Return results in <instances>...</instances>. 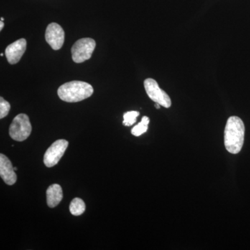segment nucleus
I'll return each mask as SVG.
<instances>
[{
  "instance_id": "f3484780",
  "label": "nucleus",
  "mask_w": 250,
  "mask_h": 250,
  "mask_svg": "<svg viewBox=\"0 0 250 250\" xmlns=\"http://www.w3.org/2000/svg\"><path fill=\"white\" fill-rule=\"evenodd\" d=\"M14 170H18L17 167H14Z\"/></svg>"
},
{
  "instance_id": "f8f14e48",
  "label": "nucleus",
  "mask_w": 250,
  "mask_h": 250,
  "mask_svg": "<svg viewBox=\"0 0 250 250\" xmlns=\"http://www.w3.org/2000/svg\"><path fill=\"white\" fill-rule=\"evenodd\" d=\"M139 112L138 111H129L126 112L124 114V121H123V125L125 126H131L136 123V121H137V117L139 116Z\"/></svg>"
},
{
  "instance_id": "2eb2a0df",
  "label": "nucleus",
  "mask_w": 250,
  "mask_h": 250,
  "mask_svg": "<svg viewBox=\"0 0 250 250\" xmlns=\"http://www.w3.org/2000/svg\"><path fill=\"white\" fill-rule=\"evenodd\" d=\"M4 22H2V21H1V22H0V31L2 30L3 27H4Z\"/></svg>"
},
{
  "instance_id": "f257e3e1",
  "label": "nucleus",
  "mask_w": 250,
  "mask_h": 250,
  "mask_svg": "<svg viewBox=\"0 0 250 250\" xmlns=\"http://www.w3.org/2000/svg\"><path fill=\"white\" fill-rule=\"evenodd\" d=\"M245 125L241 118L231 116L227 122L225 129V146L231 154L241 152L244 143Z\"/></svg>"
},
{
  "instance_id": "7ed1b4c3",
  "label": "nucleus",
  "mask_w": 250,
  "mask_h": 250,
  "mask_svg": "<svg viewBox=\"0 0 250 250\" xmlns=\"http://www.w3.org/2000/svg\"><path fill=\"white\" fill-rule=\"evenodd\" d=\"M31 125L29 116L24 113L18 114L10 125L9 135L11 139L22 142L28 139L31 133Z\"/></svg>"
},
{
  "instance_id": "a211bd4d",
  "label": "nucleus",
  "mask_w": 250,
  "mask_h": 250,
  "mask_svg": "<svg viewBox=\"0 0 250 250\" xmlns=\"http://www.w3.org/2000/svg\"><path fill=\"white\" fill-rule=\"evenodd\" d=\"M4 18H1V21H4Z\"/></svg>"
},
{
  "instance_id": "9b49d317",
  "label": "nucleus",
  "mask_w": 250,
  "mask_h": 250,
  "mask_svg": "<svg viewBox=\"0 0 250 250\" xmlns=\"http://www.w3.org/2000/svg\"><path fill=\"white\" fill-rule=\"evenodd\" d=\"M85 210V205L83 200L80 198H75L70 205V211L72 215L79 216L83 214Z\"/></svg>"
},
{
  "instance_id": "f03ea898",
  "label": "nucleus",
  "mask_w": 250,
  "mask_h": 250,
  "mask_svg": "<svg viewBox=\"0 0 250 250\" xmlns=\"http://www.w3.org/2000/svg\"><path fill=\"white\" fill-rule=\"evenodd\" d=\"M94 92L93 86L89 83L81 81H72L59 87V98L66 103H73L90 98Z\"/></svg>"
},
{
  "instance_id": "6e6552de",
  "label": "nucleus",
  "mask_w": 250,
  "mask_h": 250,
  "mask_svg": "<svg viewBox=\"0 0 250 250\" xmlns=\"http://www.w3.org/2000/svg\"><path fill=\"white\" fill-rule=\"evenodd\" d=\"M26 49H27V41L24 39H19L7 46L5 50V55L8 62L11 65L17 63L22 58Z\"/></svg>"
},
{
  "instance_id": "dca6fc26",
  "label": "nucleus",
  "mask_w": 250,
  "mask_h": 250,
  "mask_svg": "<svg viewBox=\"0 0 250 250\" xmlns=\"http://www.w3.org/2000/svg\"><path fill=\"white\" fill-rule=\"evenodd\" d=\"M160 106H161V105L159 104H158V103L155 104V107L156 108H157V109H159V108H160Z\"/></svg>"
},
{
  "instance_id": "20e7f679",
  "label": "nucleus",
  "mask_w": 250,
  "mask_h": 250,
  "mask_svg": "<svg viewBox=\"0 0 250 250\" xmlns=\"http://www.w3.org/2000/svg\"><path fill=\"white\" fill-rule=\"evenodd\" d=\"M96 42L90 38L80 39L74 44L71 49L72 58L74 62L81 63L91 58Z\"/></svg>"
},
{
  "instance_id": "39448f33",
  "label": "nucleus",
  "mask_w": 250,
  "mask_h": 250,
  "mask_svg": "<svg viewBox=\"0 0 250 250\" xmlns=\"http://www.w3.org/2000/svg\"><path fill=\"white\" fill-rule=\"evenodd\" d=\"M144 87L149 98L154 103L159 104L165 108L170 107L172 105L170 98L164 90L161 89L156 81L153 79H146Z\"/></svg>"
},
{
  "instance_id": "1a4fd4ad",
  "label": "nucleus",
  "mask_w": 250,
  "mask_h": 250,
  "mask_svg": "<svg viewBox=\"0 0 250 250\" xmlns=\"http://www.w3.org/2000/svg\"><path fill=\"white\" fill-rule=\"evenodd\" d=\"M14 170L9 158L4 154H0V176L7 185H14L17 181V175Z\"/></svg>"
},
{
  "instance_id": "4468645a",
  "label": "nucleus",
  "mask_w": 250,
  "mask_h": 250,
  "mask_svg": "<svg viewBox=\"0 0 250 250\" xmlns=\"http://www.w3.org/2000/svg\"><path fill=\"white\" fill-rule=\"evenodd\" d=\"M148 129V125L141 121L131 129V134L135 136H140L146 133Z\"/></svg>"
},
{
  "instance_id": "ddd939ff",
  "label": "nucleus",
  "mask_w": 250,
  "mask_h": 250,
  "mask_svg": "<svg viewBox=\"0 0 250 250\" xmlns=\"http://www.w3.org/2000/svg\"><path fill=\"white\" fill-rule=\"evenodd\" d=\"M11 105L9 102L6 101L2 97L0 98V118H5L9 114Z\"/></svg>"
},
{
  "instance_id": "0eeeda50",
  "label": "nucleus",
  "mask_w": 250,
  "mask_h": 250,
  "mask_svg": "<svg viewBox=\"0 0 250 250\" xmlns=\"http://www.w3.org/2000/svg\"><path fill=\"white\" fill-rule=\"evenodd\" d=\"M45 40L54 50H59L63 45L65 32L57 23H50L46 29Z\"/></svg>"
},
{
  "instance_id": "423d86ee",
  "label": "nucleus",
  "mask_w": 250,
  "mask_h": 250,
  "mask_svg": "<svg viewBox=\"0 0 250 250\" xmlns=\"http://www.w3.org/2000/svg\"><path fill=\"white\" fill-rule=\"evenodd\" d=\"M68 147V142L65 140L61 139L55 141L47 149L44 155L43 162L47 167H52L57 165L64 155Z\"/></svg>"
},
{
  "instance_id": "9d476101",
  "label": "nucleus",
  "mask_w": 250,
  "mask_h": 250,
  "mask_svg": "<svg viewBox=\"0 0 250 250\" xmlns=\"http://www.w3.org/2000/svg\"><path fill=\"white\" fill-rule=\"evenodd\" d=\"M47 203L50 208H54L62 202V188L59 184H52L47 188Z\"/></svg>"
}]
</instances>
